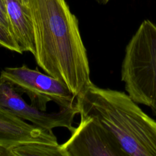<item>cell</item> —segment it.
Returning <instances> with one entry per match:
<instances>
[{"instance_id": "obj_5", "label": "cell", "mask_w": 156, "mask_h": 156, "mask_svg": "<svg viewBox=\"0 0 156 156\" xmlns=\"http://www.w3.org/2000/svg\"><path fill=\"white\" fill-rule=\"evenodd\" d=\"M60 147L65 156H128L115 136L89 116L80 115L79 125Z\"/></svg>"}, {"instance_id": "obj_11", "label": "cell", "mask_w": 156, "mask_h": 156, "mask_svg": "<svg viewBox=\"0 0 156 156\" xmlns=\"http://www.w3.org/2000/svg\"><path fill=\"white\" fill-rule=\"evenodd\" d=\"M0 23L10 32V27H9V24L6 11L1 5H0Z\"/></svg>"}, {"instance_id": "obj_8", "label": "cell", "mask_w": 156, "mask_h": 156, "mask_svg": "<svg viewBox=\"0 0 156 156\" xmlns=\"http://www.w3.org/2000/svg\"><path fill=\"white\" fill-rule=\"evenodd\" d=\"M10 32L23 52L35 54L34 27L27 6L21 0H4Z\"/></svg>"}, {"instance_id": "obj_2", "label": "cell", "mask_w": 156, "mask_h": 156, "mask_svg": "<svg viewBox=\"0 0 156 156\" xmlns=\"http://www.w3.org/2000/svg\"><path fill=\"white\" fill-rule=\"evenodd\" d=\"M79 114L96 118L128 156H156V121L124 92L92 83L77 98Z\"/></svg>"}, {"instance_id": "obj_4", "label": "cell", "mask_w": 156, "mask_h": 156, "mask_svg": "<svg viewBox=\"0 0 156 156\" xmlns=\"http://www.w3.org/2000/svg\"><path fill=\"white\" fill-rule=\"evenodd\" d=\"M0 76L20 94H26L30 104L40 110L46 111L47 104L51 101L60 108L77 107V98L64 83L38 69H33L23 64L18 67H6Z\"/></svg>"}, {"instance_id": "obj_13", "label": "cell", "mask_w": 156, "mask_h": 156, "mask_svg": "<svg viewBox=\"0 0 156 156\" xmlns=\"http://www.w3.org/2000/svg\"><path fill=\"white\" fill-rule=\"evenodd\" d=\"M94 1L99 4H106L110 0H94Z\"/></svg>"}, {"instance_id": "obj_12", "label": "cell", "mask_w": 156, "mask_h": 156, "mask_svg": "<svg viewBox=\"0 0 156 156\" xmlns=\"http://www.w3.org/2000/svg\"><path fill=\"white\" fill-rule=\"evenodd\" d=\"M0 156H11L10 150L2 146H0Z\"/></svg>"}, {"instance_id": "obj_9", "label": "cell", "mask_w": 156, "mask_h": 156, "mask_svg": "<svg viewBox=\"0 0 156 156\" xmlns=\"http://www.w3.org/2000/svg\"><path fill=\"white\" fill-rule=\"evenodd\" d=\"M10 150L11 156H65L60 144L27 143L13 147Z\"/></svg>"}, {"instance_id": "obj_6", "label": "cell", "mask_w": 156, "mask_h": 156, "mask_svg": "<svg viewBox=\"0 0 156 156\" xmlns=\"http://www.w3.org/2000/svg\"><path fill=\"white\" fill-rule=\"evenodd\" d=\"M0 108L5 109L20 118L48 130L65 127L72 132L74 116L79 114L77 107L60 108L58 112H47L29 104L14 87L0 76Z\"/></svg>"}, {"instance_id": "obj_14", "label": "cell", "mask_w": 156, "mask_h": 156, "mask_svg": "<svg viewBox=\"0 0 156 156\" xmlns=\"http://www.w3.org/2000/svg\"><path fill=\"white\" fill-rule=\"evenodd\" d=\"M21 1L23 2V3L25 5H26V6H27V3H28V0H21Z\"/></svg>"}, {"instance_id": "obj_3", "label": "cell", "mask_w": 156, "mask_h": 156, "mask_svg": "<svg viewBox=\"0 0 156 156\" xmlns=\"http://www.w3.org/2000/svg\"><path fill=\"white\" fill-rule=\"evenodd\" d=\"M121 80L130 97L156 115V25L144 20L125 49Z\"/></svg>"}, {"instance_id": "obj_7", "label": "cell", "mask_w": 156, "mask_h": 156, "mask_svg": "<svg viewBox=\"0 0 156 156\" xmlns=\"http://www.w3.org/2000/svg\"><path fill=\"white\" fill-rule=\"evenodd\" d=\"M27 143L58 144L52 130L39 128L0 108V146L10 149Z\"/></svg>"}, {"instance_id": "obj_10", "label": "cell", "mask_w": 156, "mask_h": 156, "mask_svg": "<svg viewBox=\"0 0 156 156\" xmlns=\"http://www.w3.org/2000/svg\"><path fill=\"white\" fill-rule=\"evenodd\" d=\"M0 46L12 51L23 54V51L12 35L0 23Z\"/></svg>"}, {"instance_id": "obj_1", "label": "cell", "mask_w": 156, "mask_h": 156, "mask_svg": "<svg viewBox=\"0 0 156 156\" xmlns=\"http://www.w3.org/2000/svg\"><path fill=\"white\" fill-rule=\"evenodd\" d=\"M36 63L77 98L93 83L77 17L65 0H28Z\"/></svg>"}]
</instances>
